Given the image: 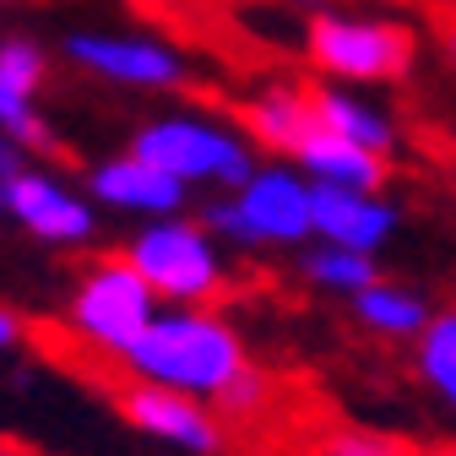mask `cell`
Here are the masks:
<instances>
[{"label": "cell", "instance_id": "cell-6", "mask_svg": "<svg viewBox=\"0 0 456 456\" xmlns=\"http://www.w3.org/2000/svg\"><path fill=\"white\" fill-rule=\"evenodd\" d=\"M305 49L315 71H326L331 82H359V87H386L403 82L413 71V28L396 17H375V12H342L326 6L310 17L305 28Z\"/></svg>", "mask_w": 456, "mask_h": 456}, {"label": "cell", "instance_id": "cell-12", "mask_svg": "<svg viewBox=\"0 0 456 456\" xmlns=\"http://www.w3.org/2000/svg\"><path fill=\"white\" fill-rule=\"evenodd\" d=\"M396 228H403V207L386 191H348V185H315V240H337L380 256Z\"/></svg>", "mask_w": 456, "mask_h": 456}, {"label": "cell", "instance_id": "cell-8", "mask_svg": "<svg viewBox=\"0 0 456 456\" xmlns=\"http://www.w3.org/2000/svg\"><path fill=\"white\" fill-rule=\"evenodd\" d=\"M114 408H120V419L136 435L180 451V456H228L234 451V424H228L212 403L191 396V391L126 375L120 386H114Z\"/></svg>", "mask_w": 456, "mask_h": 456}, {"label": "cell", "instance_id": "cell-24", "mask_svg": "<svg viewBox=\"0 0 456 456\" xmlns=\"http://www.w3.org/2000/svg\"><path fill=\"white\" fill-rule=\"evenodd\" d=\"M445 49H451V61H456V28H445Z\"/></svg>", "mask_w": 456, "mask_h": 456}, {"label": "cell", "instance_id": "cell-5", "mask_svg": "<svg viewBox=\"0 0 456 456\" xmlns=\"http://www.w3.org/2000/svg\"><path fill=\"white\" fill-rule=\"evenodd\" d=\"M126 256L163 305H217L228 289V245L207 217H142V228L126 240Z\"/></svg>", "mask_w": 456, "mask_h": 456}, {"label": "cell", "instance_id": "cell-1", "mask_svg": "<svg viewBox=\"0 0 456 456\" xmlns=\"http://www.w3.org/2000/svg\"><path fill=\"white\" fill-rule=\"evenodd\" d=\"M250 370H256V359L245 348V331L217 305H163L120 364V375L191 391L212 408H223V396Z\"/></svg>", "mask_w": 456, "mask_h": 456}, {"label": "cell", "instance_id": "cell-3", "mask_svg": "<svg viewBox=\"0 0 456 456\" xmlns=\"http://www.w3.org/2000/svg\"><path fill=\"white\" fill-rule=\"evenodd\" d=\"M136 152L163 163L168 175H180L191 191H234L261 168V147L245 126L223 120L217 109H163L136 126L131 136Z\"/></svg>", "mask_w": 456, "mask_h": 456}, {"label": "cell", "instance_id": "cell-17", "mask_svg": "<svg viewBox=\"0 0 456 456\" xmlns=\"http://www.w3.org/2000/svg\"><path fill=\"white\" fill-rule=\"evenodd\" d=\"M299 272L310 289L321 294H337V299H354L364 294L370 282L380 277V261L370 250H354V245H337V240H310L299 250Z\"/></svg>", "mask_w": 456, "mask_h": 456}, {"label": "cell", "instance_id": "cell-23", "mask_svg": "<svg viewBox=\"0 0 456 456\" xmlns=\"http://www.w3.org/2000/svg\"><path fill=\"white\" fill-rule=\"evenodd\" d=\"M424 456H456V445H429Z\"/></svg>", "mask_w": 456, "mask_h": 456}, {"label": "cell", "instance_id": "cell-4", "mask_svg": "<svg viewBox=\"0 0 456 456\" xmlns=\"http://www.w3.org/2000/svg\"><path fill=\"white\" fill-rule=\"evenodd\" d=\"M207 223L228 250H305L315 240V180L289 163H261L234 191L207 201Z\"/></svg>", "mask_w": 456, "mask_h": 456}, {"label": "cell", "instance_id": "cell-13", "mask_svg": "<svg viewBox=\"0 0 456 456\" xmlns=\"http://www.w3.org/2000/svg\"><path fill=\"white\" fill-rule=\"evenodd\" d=\"M315 120L337 136H348V142H364L386 158H396V147H403V126H396V109L386 98H375L370 87L359 82H321L315 87Z\"/></svg>", "mask_w": 456, "mask_h": 456}, {"label": "cell", "instance_id": "cell-21", "mask_svg": "<svg viewBox=\"0 0 456 456\" xmlns=\"http://www.w3.org/2000/svg\"><path fill=\"white\" fill-rule=\"evenodd\" d=\"M266 456H321L315 445H277V451H266Z\"/></svg>", "mask_w": 456, "mask_h": 456}, {"label": "cell", "instance_id": "cell-15", "mask_svg": "<svg viewBox=\"0 0 456 456\" xmlns=\"http://www.w3.org/2000/svg\"><path fill=\"white\" fill-rule=\"evenodd\" d=\"M294 163L305 168L315 185H348V191H386V168H391L386 152H375L364 142H348V136H337L326 126H315L299 142Z\"/></svg>", "mask_w": 456, "mask_h": 456}, {"label": "cell", "instance_id": "cell-16", "mask_svg": "<svg viewBox=\"0 0 456 456\" xmlns=\"http://www.w3.org/2000/svg\"><path fill=\"white\" fill-rule=\"evenodd\" d=\"M359 326L380 342H419L424 326L435 321V305L413 289V282H391V277H375L364 294L348 299Z\"/></svg>", "mask_w": 456, "mask_h": 456}, {"label": "cell", "instance_id": "cell-14", "mask_svg": "<svg viewBox=\"0 0 456 456\" xmlns=\"http://www.w3.org/2000/svg\"><path fill=\"white\" fill-rule=\"evenodd\" d=\"M245 131L256 136L261 152H277V158H294L299 142L321 126L315 120V87H299V82H266L245 98L240 109Z\"/></svg>", "mask_w": 456, "mask_h": 456}, {"label": "cell", "instance_id": "cell-19", "mask_svg": "<svg viewBox=\"0 0 456 456\" xmlns=\"http://www.w3.org/2000/svg\"><path fill=\"white\" fill-rule=\"evenodd\" d=\"M310 445L321 456H424L403 435H386V429H370V424H326Z\"/></svg>", "mask_w": 456, "mask_h": 456}, {"label": "cell", "instance_id": "cell-18", "mask_svg": "<svg viewBox=\"0 0 456 456\" xmlns=\"http://www.w3.org/2000/svg\"><path fill=\"white\" fill-rule=\"evenodd\" d=\"M413 370H419L424 391L456 419V305L435 310V321L413 342Z\"/></svg>", "mask_w": 456, "mask_h": 456}, {"label": "cell", "instance_id": "cell-11", "mask_svg": "<svg viewBox=\"0 0 456 456\" xmlns=\"http://www.w3.org/2000/svg\"><path fill=\"white\" fill-rule=\"evenodd\" d=\"M87 191L103 212H126V217H168V212H185L191 201V185L136 147L98 158L87 168Z\"/></svg>", "mask_w": 456, "mask_h": 456}, {"label": "cell", "instance_id": "cell-20", "mask_svg": "<svg viewBox=\"0 0 456 456\" xmlns=\"http://www.w3.org/2000/svg\"><path fill=\"white\" fill-rule=\"evenodd\" d=\"M22 342H28V321H22V310H17V305H6V310H0V348L17 354Z\"/></svg>", "mask_w": 456, "mask_h": 456}, {"label": "cell", "instance_id": "cell-9", "mask_svg": "<svg viewBox=\"0 0 456 456\" xmlns=\"http://www.w3.org/2000/svg\"><path fill=\"white\" fill-rule=\"evenodd\" d=\"M61 54L109 82V87H136V93H175L191 82V66L185 54L168 44V38H152V33H120V28H77L61 38Z\"/></svg>", "mask_w": 456, "mask_h": 456}, {"label": "cell", "instance_id": "cell-22", "mask_svg": "<svg viewBox=\"0 0 456 456\" xmlns=\"http://www.w3.org/2000/svg\"><path fill=\"white\" fill-rule=\"evenodd\" d=\"M0 456H38V451H22L17 440H6V451H0Z\"/></svg>", "mask_w": 456, "mask_h": 456}, {"label": "cell", "instance_id": "cell-7", "mask_svg": "<svg viewBox=\"0 0 456 456\" xmlns=\"http://www.w3.org/2000/svg\"><path fill=\"white\" fill-rule=\"evenodd\" d=\"M0 212H6L33 245L87 250L98 240V201L87 185H71L49 163L28 158L17 175H0Z\"/></svg>", "mask_w": 456, "mask_h": 456}, {"label": "cell", "instance_id": "cell-10", "mask_svg": "<svg viewBox=\"0 0 456 456\" xmlns=\"http://www.w3.org/2000/svg\"><path fill=\"white\" fill-rule=\"evenodd\" d=\"M44 77H49V49L33 33H6L0 38V136L28 147L33 158L54 152V131L38 114Z\"/></svg>", "mask_w": 456, "mask_h": 456}, {"label": "cell", "instance_id": "cell-2", "mask_svg": "<svg viewBox=\"0 0 456 456\" xmlns=\"http://www.w3.org/2000/svg\"><path fill=\"white\" fill-rule=\"evenodd\" d=\"M158 310H163L158 289L136 272V261L126 250L120 256H93L71 277V294L61 305L54 331H61L71 359H82L93 370H120Z\"/></svg>", "mask_w": 456, "mask_h": 456}]
</instances>
